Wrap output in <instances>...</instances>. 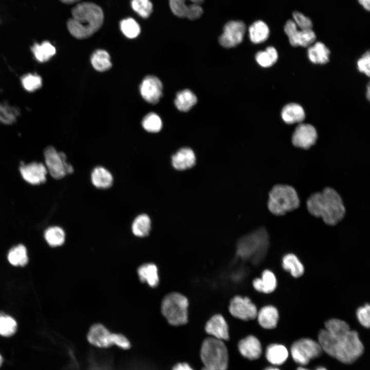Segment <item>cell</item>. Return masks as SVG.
<instances>
[{"label": "cell", "mask_w": 370, "mask_h": 370, "mask_svg": "<svg viewBox=\"0 0 370 370\" xmlns=\"http://www.w3.org/2000/svg\"><path fill=\"white\" fill-rule=\"evenodd\" d=\"M318 342L323 351L345 364L354 362L364 351L358 333L350 329L338 334L322 329L318 334Z\"/></svg>", "instance_id": "cell-1"}, {"label": "cell", "mask_w": 370, "mask_h": 370, "mask_svg": "<svg viewBox=\"0 0 370 370\" xmlns=\"http://www.w3.org/2000/svg\"><path fill=\"white\" fill-rule=\"evenodd\" d=\"M306 206L311 215L322 218L325 224L330 226L338 224L345 214L341 196L329 187L311 195L307 200Z\"/></svg>", "instance_id": "cell-2"}, {"label": "cell", "mask_w": 370, "mask_h": 370, "mask_svg": "<svg viewBox=\"0 0 370 370\" xmlns=\"http://www.w3.org/2000/svg\"><path fill=\"white\" fill-rule=\"evenodd\" d=\"M72 18L67 23L70 33L78 39L87 38L101 27L104 19L102 9L90 2L77 5L71 11Z\"/></svg>", "instance_id": "cell-3"}, {"label": "cell", "mask_w": 370, "mask_h": 370, "mask_svg": "<svg viewBox=\"0 0 370 370\" xmlns=\"http://www.w3.org/2000/svg\"><path fill=\"white\" fill-rule=\"evenodd\" d=\"M268 245L267 232L264 228H260L238 240L237 253L243 259H249L257 263L264 257Z\"/></svg>", "instance_id": "cell-4"}, {"label": "cell", "mask_w": 370, "mask_h": 370, "mask_svg": "<svg viewBox=\"0 0 370 370\" xmlns=\"http://www.w3.org/2000/svg\"><path fill=\"white\" fill-rule=\"evenodd\" d=\"M200 358L203 364L201 370H227L228 353L223 341L210 337L203 341Z\"/></svg>", "instance_id": "cell-5"}, {"label": "cell", "mask_w": 370, "mask_h": 370, "mask_svg": "<svg viewBox=\"0 0 370 370\" xmlns=\"http://www.w3.org/2000/svg\"><path fill=\"white\" fill-rule=\"evenodd\" d=\"M268 208L275 215H284L297 209L300 199L296 190L286 184L274 186L269 193Z\"/></svg>", "instance_id": "cell-6"}, {"label": "cell", "mask_w": 370, "mask_h": 370, "mask_svg": "<svg viewBox=\"0 0 370 370\" xmlns=\"http://www.w3.org/2000/svg\"><path fill=\"white\" fill-rule=\"evenodd\" d=\"M189 302L178 292H171L162 300L161 310L167 321L172 325L179 326L188 322Z\"/></svg>", "instance_id": "cell-7"}, {"label": "cell", "mask_w": 370, "mask_h": 370, "mask_svg": "<svg viewBox=\"0 0 370 370\" xmlns=\"http://www.w3.org/2000/svg\"><path fill=\"white\" fill-rule=\"evenodd\" d=\"M44 157L47 170L53 178L60 179L73 173V168L67 162L66 155L63 152H58L54 147H46Z\"/></svg>", "instance_id": "cell-8"}, {"label": "cell", "mask_w": 370, "mask_h": 370, "mask_svg": "<svg viewBox=\"0 0 370 370\" xmlns=\"http://www.w3.org/2000/svg\"><path fill=\"white\" fill-rule=\"evenodd\" d=\"M323 350L319 343L310 338H301L294 342L290 347V354L297 363L305 365L310 360L320 357Z\"/></svg>", "instance_id": "cell-9"}, {"label": "cell", "mask_w": 370, "mask_h": 370, "mask_svg": "<svg viewBox=\"0 0 370 370\" xmlns=\"http://www.w3.org/2000/svg\"><path fill=\"white\" fill-rule=\"evenodd\" d=\"M203 0H169L170 8L177 16L194 20L203 13L201 6Z\"/></svg>", "instance_id": "cell-10"}, {"label": "cell", "mask_w": 370, "mask_h": 370, "mask_svg": "<svg viewBox=\"0 0 370 370\" xmlns=\"http://www.w3.org/2000/svg\"><path fill=\"white\" fill-rule=\"evenodd\" d=\"M230 313L233 317L244 321L256 318L257 309L255 305L248 297H234L229 306Z\"/></svg>", "instance_id": "cell-11"}, {"label": "cell", "mask_w": 370, "mask_h": 370, "mask_svg": "<svg viewBox=\"0 0 370 370\" xmlns=\"http://www.w3.org/2000/svg\"><path fill=\"white\" fill-rule=\"evenodd\" d=\"M246 32L245 24L240 21H231L226 23L219 38V43L225 48L235 47L240 43Z\"/></svg>", "instance_id": "cell-12"}, {"label": "cell", "mask_w": 370, "mask_h": 370, "mask_svg": "<svg viewBox=\"0 0 370 370\" xmlns=\"http://www.w3.org/2000/svg\"><path fill=\"white\" fill-rule=\"evenodd\" d=\"M284 31L293 46L308 47L316 40V35L312 29L298 30L293 21L288 20L284 26Z\"/></svg>", "instance_id": "cell-13"}, {"label": "cell", "mask_w": 370, "mask_h": 370, "mask_svg": "<svg viewBox=\"0 0 370 370\" xmlns=\"http://www.w3.org/2000/svg\"><path fill=\"white\" fill-rule=\"evenodd\" d=\"M23 179L31 185H40L46 180L48 173L45 165L38 162L21 163L19 168Z\"/></svg>", "instance_id": "cell-14"}, {"label": "cell", "mask_w": 370, "mask_h": 370, "mask_svg": "<svg viewBox=\"0 0 370 370\" xmlns=\"http://www.w3.org/2000/svg\"><path fill=\"white\" fill-rule=\"evenodd\" d=\"M317 137V131L312 125L300 123L293 133L292 142L296 147L308 149L316 143Z\"/></svg>", "instance_id": "cell-15"}, {"label": "cell", "mask_w": 370, "mask_h": 370, "mask_svg": "<svg viewBox=\"0 0 370 370\" xmlns=\"http://www.w3.org/2000/svg\"><path fill=\"white\" fill-rule=\"evenodd\" d=\"M140 91L146 101L156 104L162 96V84L157 77L147 76L142 80L140 86Z\"/></svg>", "instance_id": "cell-16"}, {"label": "cell", "mask_w": 370, "mask_h": 370, "mask_svg": "<svg viewBox=\"0 0 370 370\" xmlns=\"http://www.w3.org/2000/svg\"><path fill=\"white\" fill-rule=\"evenodd\" d=\"M113 333L103 325L99 323L92 325L87 335L88 342L99 348H106L113 345Z\"/></svg>", "instance_id": "cell-17"}, {"label": "cell", "mask_w": 370, "mask_h": 370, "mask_svg": "<svg viewBox=\"0 0 370 370\" xmlns=\"http://www.w3.org/2000/svg\"><path fill=\"white\" fill-rule=\"evenodd\" d=\"M205 330L211 337L224 341L229 339V328L224 317L219 314L212 316L206 323Z\"/></svg>", "instance_id": "cell-18"}, {"label": "cell", "mask_w": 370, "mask_h": 370, "mask_svg": "<svg viewBox=\"0 0 370 370\" xmlns=\"http://www.w3.org/2000/svg\"><path fill=\"white\" fill-rule=\"evenodd\" d=\"M238 349L244 357L251 360L259 358L262 352L260 341L252 335L240 340L238 344Z\"/></svg>", "instance_id": "cell-19"}, {"label": "cell", "mask_w": 370, "mask_h": 370, "mask_svg": "<svg viewBox=\"0 0 370 370\" xmlns=\"http://www.w3.org/2000/svg\"><path fill=\"white\" fill-rule=\"evenodd\" d=\"M256 318L259 324L265 329H273L278 324L279 314L277 308L272 305H266L257 311Z\"/></svg>", "instance_id": "cell-20"}, {"label": "cell", "mask_w": 370, "mask_h": 370, "mask_svg": "<svg viewBox=\"0 0 370 370\" xmlns=\"http://www.w3.org/2000/svg\"><path fill=\"white\" fill-rule=\"evenodd\" d=\"M252 285L256 291L269 293L275 289L277 280L272 271L266 269L263 271L260 278H256L253 281Z\"/></svg>", "instance_id": "cell-21"}, {"label": "cell", "mask_w": 370, "mask_h": 370, "mask_svg": "<svg viewBox=\"0 0 370 370\" xmlns=\"http://www.w3.org/2000/svg\"><path fill=\"white\" fill-rule=\"evenodd\" d=\"M195 161L194 153L188 147L180 149L172 157V165L178 170H184L192 167Z\"/></svg>", "instance_id": "cell-22"}, {"label": "cell", "mask_w": 370, "mask_h": 370, "mask_svg": "<svg viewBox=\"0 0 370 370\" xmlns=\"http://www.w3.org/2000/svg\"><path fill=\"white\" fill-rule=\"evenodd\" d=\"M289 352L283 345L271 344L266 349L265 356L268 361L274 365L283 364L287 359Z\"/></svg>", "instance_id": "cell-23"}, {"label": "cell", "mask_w": 370, "mask_h": 370, "mask_svg": "<svg viewBox=\"0 0 370 370\" xmlns=\"http://www.w3.org/2000/svg\"><path fill=\"white\" fill-rule=\"evenodd\" d=\"M281 117L287 124L301 123L305 118V114L300 105L291 103L284 106L281 112Z\"/></svg>", "instance_id": "cell-24"}, {"label": "cell", "mask_w": 370, "mask_h": 370, "mask_svg": "<svg viewBox=\"0 0 370 370\" xmlns=\"http://www.w3.org/2000/svg\"><path fill=\"white\" fill-rule=\"evenodd\" d=\"M7 260L14 267H25L29 262L27 249L25 245L18 244L11 247L7 254Z\"/></svg>", "instance_id": "cell-25"}, {"label": "cell", "mask_w": 370, "mask_h": 370, "mask_svg": "<svg viewBox=\"0 0 370 370\" xmlns=\"http://www.w3.org/2000/svg\"><path fill=\"white\" fill-rule=\"evenodd\" d=\"M31 50L34 58L40 63L48 61L56 52L55 48L49 41L33 44L31 47Z\"/></svg>", "instance_id": "cell-26"}, {"label": "cell", "mask_w": 370, "mask_h": 370, "mask_svg": "<svg viewBox=\"0 0 370 370\" xmlns=\"http://www.w3.org/2000/svg\"><path fill=\"white\" fill-rule=\"evenodd\" d=\"M137 273L142 282L146 283L151 287L158 285L159 278L157 267L154 264H143L138 268Z\"/></svg>", "instance_id": "cell-27"}, {"label": "cell", "mask_w": 370, "mask_h": 370, "mask_svg": "<svg viewBox=\"0 0 370 370\" xmlns=\"http://www.w3.org/2000/svg\"><path fill=\"white\" fill-rule=\"evenodd\" d=\"M307 53L309 60L313 63L324 64L329 61V50L321 42H317L310 46Z\"/></svg>", "instance_id": "cell-28"}, {"label": "cell", "mask_w": 370, "mask_h": 370, "mask_svg": "<svg viewBox=\"0 0 370 370\" xmlns=\"http://www.w3.org/2000/svg\"><path fill=\"white\" fill-rule=\"evenodd\" d=\"M93 185L99 189H107L111 187L113 182L112 174L102 166L95 168L91 174Z\"/></svg>", "instance_id": "cell-29"}, {"label": "cell", "mask_w": 370, "mask_h": 370, "mask_svg": "<svg viewBox=\"0 0 370 370\" xmlns=\"http://www.w3.org/2000/svg\"><path fill=\"white\" fill-rule=\"evenodd\" d=\"M282 265L283 269L288 271L294 278L300 277L304 273V266L294 254H285L282 258Z\"/></svg>", "instance_id": "cell-30"}, {"label": "cell", "mask_w": 370, "mask_h": 370, "mask_svg": "<svg viewBox=\"0 0 370 370\" xmlns=\"http://www.w3.org/2000/svg\"><path fill=\"white\" fill-rule=\"evenodd\" d=\"M195 94L189 89H184L178 92L174 100L177 109L182 112L189 111L197 102Z\"/></svg>", "instance_id": "cell-31"}, {"label": "cell", "mask_w": 370, "mask_h": 370, "mask_svg": "<svg viewBox=\"0 0 370 370\" xmlns=\"http://www.w3.org/2000/svg\"><path fill=\"white\" fill-rule=\"evenodd\" d=\"M269 34L268 26L262 21L254 22L249 28V38L253 43L258 44L265 41Z\"/></svg>", "instance_id": "cell-32"}, {"label": "cell", "mask_w": 370, "mask_h": 370, "mask_svg": "<svg viewBox=\"0 0 370 370\" xmlns=\"http://www.w3.org/2000/svg\"><path fill=\"white\" fill-rule=\"evenodd\" d=\"M44 238L47 244L52 247L62 246L65 240V233L59 226H51L45 230Z\"/></svg>", "instance_id": "cell-33"}, {"label": "cell", "mask_w": 370, "mask_h": 370, "mask_svg": "<svg viewBox=\"0 0 370 370\" xmlns=\"http://www.w3.org/2000/svg\"><path fill=\"white\" fill-rule=\"evenodd\" d=\"M91 63L93 67L97 71H106L112 67L110 57L108 53L103 49L95 51L91 57Z\"/></svg>", "instance_id": "cell-34"}, {"label": "cell", "mask_w": 370, "mask_h": 370, "mask_svg": "<svg viewBox=\"0 0 370 370\" xmlns=\"http://www.w3.org/2000/svg\"><path fill=\"white\" fill-rule=\"evenodd\" d=\"M151 228V221L149 216L142 214L137 216L132 226L133 234L138 237H145L149 235Z\"/></svg>", "instance_id": "cell-35"}, {"label": "cell", "mask_w": 370, "mask_h": 370, "mask_svg": "<svg viewBox=\"0 0 370 370\" xmlns=\"http://www.w3.org/2000/svg\"><path fill=\"white\" fill-rule=\"evenodd\" d=\"M17 323L16 320L11 315L0 312V335L9 337L16 331Z\"/></svg>", "instance_id": "cell-36"}, {"label": "cell", "mask_w": 370, "mask_h": 370, "mask_svg": "<svg viewBox=\"0 0 370 370\" xmlns=\"http://www.w3.org/2000/svg\"><path fill=\"white\" fill-rule=\"evenodd\" d=\"M278 59V54L275 48L269 46L264 51L256 53L255 60L257 63L263 67H269L276 63Z\"/></svg>", "instance_id": "cell-37"}, {"label": "cell", "mask_w": 370, "mask_h": 370, "mask_svg": "<svg viewBox=\"0 0 370 370\" xmlns=\"http://www.w3.org/2000/svg\"><path fill=\"white\" fill-rule=\"evenodd\" d=\"M120 29L123 34L128 38H136L140 32L138 23L132 18H127L120 22Z\"/></svg>", "instance_id": "cell-38"}, {"label": "cell", "mask_w": 370, "mask_h": 370, "mask_svg": "<svg viewBox=\"0 0 370 370\" xmlns=\"http://www.w3.org/2000/svg\"><path fill=\"white\" fill-rule=\"evenodd\" d=\"M22 86L28 92H33L39 89L42 85L41 77L36 73H29L24 75L21 78Z\"/></svg>", "instance_id": "cell-39"}, {"label": "cell", "mask_w": 370, "mask_h": 370, "mask_svg": "<svg viewBox=\"0 0 370 370\" xmlns=\"http://www.w3.org/2000/svg\"><path fill=\"white\" fill-rule=\"evenodd\" d=\"M142 125L146 131L157 133L161 130L162 123L161 118L158 115L154 113H150L143 118Z\"/></svg>", "instance_id": "cell-40"}, {"label": "cell", "mask_w": 370, "mask_h": 370, "mask_svg": "<svg viewBox=\"0 0 370 370\" xmlns=\"http://www.w3.org/2000/svg\"><path fill=\"white\" fill-rule=\"evenodd\" d=\"M133 9L143 18L148 17L153 10V5L150 0H132Z\"/></svg>", "instance_id": "cell-41"}, {"label": "cell", "mask_w": 370, "mask_h": 370, "mask_svg": "<svg viewBox=\"0 0 370 370\" xmlns=\"http://www.w3.org/2000/svg\"><path fill=\"white\" fill-rule=\"evenodd\" d=\"M325 329L332 334L344 332L350 329L345 321L335 318L329 319L325 322Z\"/></svg>", "instance_id": "cell-42"}, {"label": "cell", "mask_w": 370, "mask_h": 370, "mask_svg": "<svg viewBox=\"0 0 370 370\" xmlns=\"http://www.w3.org/2000/svg\"><path fill=\"white\" fill-rule=\"evenodd\" d=\"M16 117V111L14 108L0 104V122L5 124L13 123Z\"/></svg>", "instance_id": "cell-43"}, {"label": "cell", "mask_w": 370, "mask_h": 370, "mask_svg": "<svg viewBox=\"0 0 370 370\" xmlns=\"http://www.w3.org/2000/svg\"><path fill=\"white\" fill-rule=\"evenodd\" d=\"M356 316L359 323L363 326L368 328L370 326V307L368 304L359 307Z\"/></svg>", "instance_id": "cell-44"}, {"label": "cell", "mask_w": 370, "mask_h": 370, "mask_svg": "<svg viewBox=\"0 0 370 370\" xmlns=\"http://www.w3.org/2000/svg\"><path fill=\"white\" fill-rule=\"evenodd\" d=\"M294 22L297 26L302 30L311 29L312 24L309 18L301 12L295 11L293 13Z\"/></svg>", "instance_id": "cell-45"}, {"label": "cell", "mask_w": 370, "mask_h": 370, "mask_svg": "<svg viewBox=\"0 0 370 370\" xmlns=\"http://www.w3.org/2000/svg\"><path fill=\"white\" fill-rule=\"evenodd\" d=\"M112 342L113 345H115L121 349L127 350L131 347L128 339L121 334L113 333Z\"/></svg>", "instance_id": "cell-46"}, {"label": "cell", "mask_w": 370, "mask_h": 370, "mask_svg": "<svg viewBox=\"0 0 370 370\" xmlns=\"http://www.w3.org/2000/svg\"><path fill=\"white\" fill-rule=\"evenodd\" d=\"M357 66L358 70L365 74L368 77L370 74V56L369 51L366 52L358 61Z\"/></svg>", "instance_id": "cell-47"}, {"label": "cell", "mask_w": 370, "mask_h": 370, "mask_svg": "<svg viewBox=\"0 0 370 370\" xmlns=\"http://www.w3.org/2000/svg\"><path fill=\"white\" fill-rule=\"evenodd\" d=\"M172 370H194L191 366L186 362L178 363L175 365Z\"/></svg>", "instance_id": "cell-48"}, {"label": "cell", "mask_w": 370, "mask_h": 370, "mask_svg": "<svg viewBox=\"0 0 370 370\" xmlns=\"http://www.w3.org/2000/svg\"><path fill=\"white\" fill-rule=\"evenodd\" d=\"M358 1L365 9L369 10L370 0H358Z\"/></svg>", "instance_id": "cell-49"}, {"label": "cell", "mask_w": 370, "mask_h": 370, "mask_svg": "<svg viewBox=\"0 0 370 370\" xmlns=\"http://www.w3.org/2000/svg\"><path fill=\"white\" fill-rule=\"evenodd\" d=\"M297 370H310L309 369H307L306 368H305L302 366H300L297 368ZM315 370H327V369L323 366H319L317 367Z\"/></svg>", "instance_id": "cell-50"}, {"label": "cell", "mask_w": 370, "mask_h": 370, "mask_svg": "<svg viewBox=\"0 0 370 370\" xmlns=\"http://www.w3.org/2000/svg\"><path fill=\"white\" fill-rule=\"evenodd\" d=\"M62 2L65 4H72L77 2L80 0H60Z\"/></svg>", "instance_id": "cell-51"}, {"label": "cell", "mask_w": 370, "mask_h": 370, "mask_svg": "<svg viewBox=\"0 0 370 370\" xmlns=\"http://www.w3.org/2000/svg\"><path fill=\"white\" fill-rule=\"evenodd\" d=\"M264 370H280L279 368L274 367H268Z\"/></svg>", "instance_id": "cell-52"}, {"label": "cell", "mask_w": 370, "mask_h": 370, "mask_svg": "<svg viewBox=\"0 0 370 370\" xmlns=\"http://www.w3.org/2000/svg\"><path fill=\"white\" fill-rule=\"evenodd\" d=\"M367 96L368 99H369V85H368V87H367Z\"/></svg>", "instance_id": "cell-53"}, {"label": "cell", "mask_w": 370, "mask_h": 370, "mask_svg": "<svg viewBox=\"0 0 370 370\" xmlns=\"http://www.w3.org/2000/svg\"><path fill=\"white\" fill-rule=\"evenodd\" d=\"M3 361V358L1 356V355L0 354V366L2 365Z\"/></svg>", "instance_id": "cell-54"}]
</instances>
